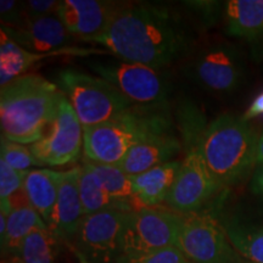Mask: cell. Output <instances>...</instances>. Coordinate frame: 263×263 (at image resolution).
I'll return each instance as SVG.
<instances>
[{"mask_svg":"<svg viewBox=\"0 0 263 263\" xmlns=\"http://www.w3.org/2000/svg\"><path fill=\"white\" fill-rule=\"evenodd\" d=\"M215 216L242 257L252 263H263V217H249L241 213Z\"/></svg>","mask_w":263,"mask_h":263,"instance_id":"ac0fdd59","label":"cell"},{"mask_svg":"<svg viewBox=\"0 0 263 263\" xmlns=\"http://www.w3.org/2000/svg\"><path fill=\"white\" fill-rule=\"evenodd\" d=\"M88 66L99 77L112 84L133 106L167 105L172 83L162 70L122 60L93 61Z\"/></svg>","mask_w":263,"mask_h":263,"instance_id":"8992f818","label":"cell"},{"mask_svg":"<svg viewBox=\"0 0 263 263\" xmlns=\"http://www.w3.org/2000/svg\"><path fill=\"white\" fill-rule=\"evenodd\" d=\"M90 52L88 49L80 48H66L62 50L50 52V54H33L21 48L17 43L2 31V45H0V84L2 88L6 84L11 83L16 78L25 76L24 73L28 70L35 61L48 57H54L59 54H73L85 55Z\"/></svg>","mask_w":263,"mask_h":263,"instance_id":"d6986e66","label":"cell"},{"mask_svg":"<svg viewBox=\"0 0 263 263\" xmlns=\"http://www.w3.org/2000/svg\"><path fill=\"white\" fill-rule=\"evenodd\" d=\"M39 228H49V227L32 206L12 210L8 216L6 234L2 241L3 252L18 256L20 248L26 236L33 230Z\"/></svg>","mask_w":263,"mask_h":263,"instance_id":"603a6c76","label":"cell"},{"mask_svg":"<svg viewBox=\"0 0 263 263\" xmlns=\"http://www.w3.org/2000/svg\"><path fill=\"white\" fill-rule=\"evenodd\" d=\"M2 31L20 47L33 54H50L62 50L74 41L58 14L43 16L16 27L2 25Z\"/></svg>","mask_w":263,"mask_h":263,"instance_id":"5bb4252c","label":"cell"},{"mask_svg":"<svg viewBox=\"0 0 263 263\" xmlns=\"http://www.w3.org/2000/svg\"><path fill=\"white\" fill-rule=\"evenodd\" d=\"M55 84L70 101L83 128L110 122L133 107L130 101L104 78L76 68L59 71Z\"/></svg>","mask_w":263,"mask_h":263,"instance_id":"5b68a950","label":"cell"},{"mask_svg":"<svg viewBox=\"0 0 263 263\" xmlns=\"http://www.w3.org/2000/svg\"><path fill=\"white\" fill-rule=\"evenodd\" d=\"M0 15L3 26L15 27L21 22V3L14 0H2L0 2Z\"/></svg>","mask_w":263,"mask_h":263,"instance_id":"f546056e","label":"cell"},{"mask_svg":"<svg viewBox=\"0 0 263 263\" xmlns=\"http://www.w3.org/2000/svg\"><path fill=\"white\" fill-rule=\"evenodd\" d=\"M90 168L100 179L104 189L112 199L120 202L127 212L146 209L134 193L132 177L124 173L117 164H100L87 161Z\"/></svg>","mask_w":263,"mask_h":263,"instance_id":"7402d4cb","label":"cell"},{"mask_svg":"<svg viewBox=\"0 0 263 263\" xmlns=\"http://www.w3.org/2000/svg\"><path fill=\"white\" fill-rule=\"evenodd\" d=\"M94 42L120 60L163 70L189 51L193 35L168 6L118 3L110 24Z\"/></svg>","mask_w":263,"mask_h":263,"instance_id":"6da1fadb","label":"cell"},{"mask_svg":"<svg viewBox=\"0 0 263 263\" xmlns=\"http://www.w3.org/2000/svg\"><path fill=\"white\" fill-rule=\"evenodd\" d=\"M179 168L180 162L171 161L132 177L134 193L144 207L153 209L166 201Z\"/></svg>","mask_w":263,"mask_h":263,"instance_id":"ffe728a7","label":"cell"},{"mask_svg":"<svg viewBox=\"0 0 263 263\" xmlns=\"http://www.w3.org/2000/svg\"><path fill=\"white\" fill-rule=\"evenodd\" d=\"M251 192L263 196V163L257 164L251 178Z\"/></svg>","mask_w":263,"mask_h":263,"instance_id":"4dcf8cb0","label":"cell"},{"mask_svg":"<svg viewBox=\"0 0 263 263\" xmlns=\"http://www.w3.org/2000/svg\"><path fill=\"white\" fill-rule=\"evenodd\" d=\"M62 173L48 168L29 170L24 182L29 202L48 227L51 223L52 212L58 201Z\"/></svg>","mask_w":263,"mask_h":263,"instance_id":"44dd1931","label":"cell"},{"mask_svg":"<svg viewBox=\"0 0 263 263\" xmlns=\"http://www.w3.org/2000/svg\"><path fill=\"white\" fill-rule=\"evenodd\" d=\"M117 6L118 3L100 0H64L57 14L74 38L94 42L106 29Z\"/></svg>","mask_w":263,"mask_h":263,"instance_id":"4fadbf2b","label":"cell"},{"mask_svg":"<svg viewBox=\"0 0 263 263\" xmlns=\"http://www.w3.org/2000/svg\"><path fill=\"white\" fill-rule=\"evenodd\" d=\"M28 171H17L0 159V201L9 199L24 186Z\"/></svg>","mask_w":263,"mask_h":263,"instance_id":"83f0119b","label":"cell"},{"mask_svg":"<svg viewBox=\"0 0 263 263\" xmlns=\"http://www.w3.org/2000/svg\"><path fill=\"white\" fill-rule=\"evenodd\" d=\"M263 115V93L258 95L257 98L252 101L251 106L249 107V110L246 111L244 115V118L246 120H251V118H255L257 116H262Z\"/></svg>","mask_w":263,"mask_h":263,"instance_id":"1f68e13d","label":"cell"},{"mask_svg":"<svg viewBox=\"0 0 263 263\" xmlns=\"http://www.w3.org/2000/svg\"><path fill=\"white\" fill-rule=\"evenodd\" d=\"M62 240L49 228L33 230L20 248L22 263H54L60 254Z\"/></svg>","mask_w":263,"mask_h":263,"instance_id":"d4e9b609","label":"cell"},{"mask_svg":"<svg viewBox=\"0 0 263 263\" xmlns=\"http://www.w3.org/2000/svg\"><path fill=\"white\" fill-rule=\"evenodd\" d=\"M224 31L254 47V54L263 50V0H229L222 5Z\"/></svg>","mask_w":263,"mask_h":263,"instance_id":"2e32d148","label":"cell"},{"mask_svg":"<svg viewBox=\"0 0 263 263\" xmlns=\"http://www.w3.org/2000/svg\"><path fill=\"white\" fill-rule=\"evenodd\" d=\"M256 57H257V59H263V50L262 51H259L257 55H256Z\"/></svg>","mask_w":263,"mask_h":263,"instance_id":"e575fe53","label":"cell"},{"mask_svg":"<svg viewBox=\"0 0 263 263\" xmlns=\"http://www.w3.org/2000/svg\"><path fill=\"white\" fill-rule=\"evenodd\" d=\"M180 150L182 143L174 133L153 137L132 147L118 166L128 176H138L154 167L171 162Z\"/></svg>","mask_w":263,"mask_h":263,"instance_id":"e0dca14e","label":"cell"},{"mask_svg":"<svg viewBox=\"0 0 263 263\" xmlns=\"http://www.w3.org/2000/svg\"><path fill=\"white\" fill-rule=\"evenodd\" d=\"M80 194L84 216L112 209L127 212L120 202L108 195L87 161L81 166Z\"/></svg>","mask_w":263,"mask_h":263,"instance_id":"cb8c5ba5","label":"cell"},{"mask_svg":"<svg viewBox=\"0 0 263 263\" xmlns=\"http://www.w3.org/2000/svg\"><path fill=\"white\" fill-rule=\"evenodd\" d=\"M258 138L244 116L224 114L206 124L193 149L224 189L248 178L256 167Z\"/></svg>","mask_w":263,"mask_h":263,"instance_id":"7a4b0ae2","label":"cell"},{"mask_svg":"<svg viewBox=\"0 0 263 263\" xmlns=\"http://www.w3.org/2000/svg\"><path fill=\"white\" fill-rule=\"evenodd\" d=\"M128 215L112 209L84 216L74 239L78 254L90 263H116Z\"/></svg>","mask_w":263,"mask_h":263,"instance_id":"7c38bea8","label":"cell"},{"mask_svg":"<svg viewBox=\"0 0 263 263\" xmlns=\"http://www.w3.org/2000/svg\"><path fill=\"white\" fill-rule=\"evenodd\" d=\"M2 159L17 171H29V167L41 166L29 146L15 143L4 137H2Z\"/></svg>","mask_w":263,"mask_h":263,"instance_id":"484cf974","label":"cell"},{"mask_svg":"<svg viewBox=\"0 0 263 263\" xmlns=\"http://www.w3.org/2000/svg\"><path fill=\"white\" fill-rule=\"evenodd\" d=\"M59 4L60 2H57V0H29V2L21 3V22L20 25L43 17V16L57 14Z\"/></svg>","mask_w":263,"mask_h":263,"instance_id":"f1b7e54d","label":"cell"},{"mask_svg":"<svg viewBox=\"0 0 263 263\" xmlns=\"http://www.w3.org/2000/svg\"><path fill=\"white\" fill-rule=\"evenodd\" d=\"M256 163L262 164L263 163V129L259 134L258 138V145H257V157H256ZM256 164V166H257Z\"/></svg>","mask_w":263,"mask_h":263,"instance_id":"d6a6232c","label":"cell"},{"mask_svg":"<svg viewBox=\"0 0 263 263\" xmlns=\"http://www.w3.org/2000/svg\"><path fill=\"white\" fill-rule=\"evenodd\" d=\"M62 93L58 85L38 74H25L2 88V137L15 143L41 140L54 117Z\"/></svg>","mask_w":263,"mask_h":263,"instance_id":"3957f363","label":"cell"},{"mask_svg":"<svg viewBox=\"0 0 263 263\" xmlns=\"http://www.w3.org/2000/svg\"><path fill=\"white\" fill-rule=\"evenodd\" d=\"M77 256H78V258H80V263H90L87 258L83 257L81 254H78V252H77Z\"/></svg>","mask_w":263,"mask_h":263,"instance_id":"836d02e7","label":"cell"},{"mask_svg":"<svg viewBox=\"0 0 263 263\" xmlns=\"http://www.w3.org/2000/svg\"><path fill=\"white\" fill-rule=\"evenodd\" d=\"M81 167L66 171L59 186L58 201L52 212L49 229L57 234L62 241L74 240L84 217L80 194Z\"/></svg>","mask_w":263,"mask_h":263,"instance_id":"9a60e30c","label":"cell"},{"mask_svg":"<svg viewBox=\"0 0 263 263\" xmlns=\"http://www.w3.org/2000/svg\"><path fill=\"white\" fill-rule=\"evenodd\" d=\"M116 263H190L177 246H171L149 254L121 256Z\"/></svg>","mask_w":263,"mask_h":263,"instance_id":"4316f807","label":"cell"},{"mask_svg":"<svg viewBox=\"0 0 263 263\" xmlns=\"http://www.w3.org/2000/svg\"><path fill=\"white\" fill-rule=\"evenodd\" d=\"M83 129V149L88 161L117 166L137 144L149 138L174 133L167 105L133 106L116 120Z\"/></svg>","mask_w":263,"mask_h":263,"instance_id":"277c9868","label":"cell"},{"mask_svg":"<svg viewBox=\"0 0 263 263\" xmlns=\"http://www.w3.org/2000/svg\"><path fill=\"white\" fill-rule=\"evenodd\" d=\"M186 72L195 83L206 90L230 94L238 89L244 81L245 61L234 45L213 43L194 55Z\"/></svg>","mask_w":263,"mask_h":263,"instance_id":"ba28073f","label":"cell"},{"mask_svg":"<svg viewBox=\"0 0 263 263\" xmlns=\"http://www.w3.org/2000/svg\"><path fill=\"white\" fill-rule=\"evenodd\" d=\"M48 128L41 140L29 145L41 166H64L77 160L83 144L84 129L64 94Z\"/></svg>","mask_w":263,"mask_h":263,"instance_id":"30bf717a","label":"cell"},{"mask_svg":"<svg viewBox=\"0 0 263 263\" xmlns=\"http://www.w3.org/2000/svg\"><path fill=\"white\" fill-rule=\"evenodd\" d=\"M180 215L156 209L129 212L121 244V256L149 254L177 246ZM120 256V257H121Z\"/></svg>","mask_w":263,"mask_h":263,"instance_id":"9c48e42d","label":"cell"},{"mask_svg":"<svg viewBox=\"0 0 263 263\" xmlns=\"http://www.w3.org/2000/svg\"><path fill=\"white\" fill-rule=\"evenodd\" d=\"M221 190L223 188L213 179L199 153L190 149L180 162L178 174L164 202L177 215L200 213Z\"/></svg>","mask_w":263,"mask_h":263,"instance_id":"8fae6325","label":"cell"},{"mask_svg":"<svg viewBox=\"0 0 263 263\" xmlns=\"http://www.w3.org/2000/svg\"><path fill=\"white\" fill-rule=\"evenodd\" d=\"M177 248L190 263H250L234 249L212 212L180 216Z\"/></svg>","mask_w":263,"mask_h":263,"instance_id":"52a82bcc","label":"cell"}]
</instances>
